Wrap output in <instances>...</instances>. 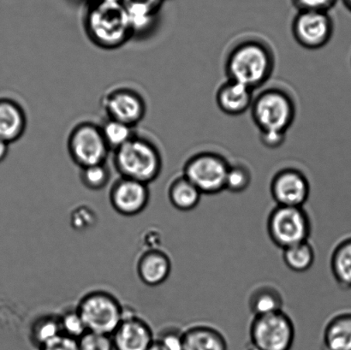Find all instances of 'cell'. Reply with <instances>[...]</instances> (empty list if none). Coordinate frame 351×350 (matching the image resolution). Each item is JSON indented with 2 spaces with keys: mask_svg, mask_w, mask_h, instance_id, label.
<instances>
[{
  "mask_svg": "<svg viewBox=\"0 0 351 350\" xmlns=\"http://www.w3.org/2000/svg\"><path fill=\"white\" fill-rule=\"evenodd\" d=\"M136 271L139 279L146 286H160L171 273L170 257L159 249H147L137 260Z\"/></svg>",
  "mask_w": 351,
  "mask_h": 350,
  "instance_id": "15",
  "label": "cell"
},
{
  "mask_svg": "<svg viewBox=\"0 0 351 350\" xmlns=\"http://www.w3.org/2000/svg\"><path fill=\"white\" fill-rule=\"evenodd\" d=\"M252 89L239 82L228 80L221 85L216 95L217 105L230 116L243 114L254 102Z\"/></svg>",
  "mask_w": 351,
  "mask_h": 350,
  "instance_id": "16",
  "label": "cell"
},
{
  "mask_svg": "<svg viewBox=\"0 0 351 350\" xmlns=\"http://www.w3.org/2000/svg\"><path fill=\"white\" fill-rule=\"evenodd\" d=\"M229 166L228 161L220 154L203 152L195 154L185 163L182 175L202 195H217L226 190Z\"/></svg>",
  "mask_w": 351,
  "mask_h": 350,
  "instance_id": "8",
  "label": "cell"
},
{
  "mask_svg": "<svg viewBox=\"0 0 351 350\" xmlns=\"http://www.w3.org/2000/svg\"><path fill=\"white\" fill-rule=\"evenodd\" d=\"M101 129L110 150L119 149L135 136L133 127L111 118L106 120Z\"/></svg>",
  "mask_w": 351,
  "mask_h": 350,
  "instance_id": "26",
  "label": "cell"
},
{
  "mask_svg": "<svg viewBox=\"0 0 351 350\" xmlns=\"http://www.w3.org/2000/svg\"><path fill=\"white\" fill-rule=\"evenodd\" d=\"M79 350H115L111 336L87 332L78 340Z\"/></svg>",
  "mask_w": 351,
  "mask_h": 350,
  "instance_id": "30",
  "label": "cell"
},
{
  "mask_svg": "<svg viewBox=\"0 0 351 350\" xmlns=\"http://www.w3.org/2000/svg\"><path fill=\"white\" fill-rule=\"evenodd\" d=\"M77 310L88 332L112 336L125 317V310L113 295L104 290H94L85 295Z\"/></svg>",
  "mask_w": 351,
  "mask_h": 350,
  "instance_id": "5",
  "label": "cell"
},
{
  "mask_svg": "<svg viewBox=\"0 0 351 350\" xmlns=\"http://www.w3.org/2000/svg\"><path fill=\"white\" fill-rule=\"evenodd\" d=\"M270 191L277 205L302 208L311 195V184L302 171L287 168L274 175Z\"/></svg>",
  "mask_w": 351,
  "mask_h": 350,
  "instance_id": "11",
  "label": "cell"
},
{
  "mask_svg": "<svg viewBox=\"0 0 351 350\" xmlns=\"http://www.w3.org/2000/svg\"><path fill=\"white\" fill-rule=\"evenodd\" d=\"M251 114L260 132L287 133L294 122L295 105L287 92L278 88L265 90L254 99Z\"/></svg>",
  "mask_w": 351,
  "mask_h": 350,
  "instance_id": "4",
  "label": "cell"
},
{
  "mask_svg": "<svg viewBox=\"0 0 351 350\" xmlns=\"http://www.w3.org/2000/svg\"><path fill=\"white\" fill-rule=\"evenodd\" d=\"M247 305L253 316L283 310L284 298L280 290L270 284H261L250 293Z\"/></svg>",
  "mask_w": 351,
  "mask_h": 350,
  "instance_id": "21",
  "label": "cell"
},
{
  "mask_svg": "<svg viewBox=\"0 0 351 350\" xmlns=\"http://www.w3.org/2000/svg\"><path fill=\"white\" fill-rule=\"evenodd\" d=\"M39 350H79L78 340L62 334L41 346Z\"/></svg>",
  "mask_w": 351,
  "mask_h": 350,
  "instance_id": "34",
  "label": "cell"
},
{
  "mask_svg": "<svg viewBox=\"0 0 351 350\" xmlns=\"http://www.w3.org/2000/svg\"><path fill=\"white\" fill-rule=\"evenodd\" d=\"M163 0H123L132 34L143 33L153 25Z\"/></svg>",
  "mask_w": 351,
  "mask_h": 350,
  "instance_id": "20",
  "label": "cell"
},
{
  "mask_svg": "<svg viewBox=\"0 0 351 350\" xmlns=\"http://www.w3.org/2000/svg\"><path fill=\"white\" fill-rule=\"evenodd\" d=\"M114 152V166L122 177L147 185L159 177L162 170V158L150 140L135 135Z\"/></svg>",
  "mask_w": 351,
  "mask_h": 350,
  "instance_id": "3",
  "label": "cell"
},
{
  "mask_svg": "<svg viewBox=\"0 0 351 350\" xmlns=\"http://www.w3.org/2000/svg\"><path fill=\"white\" fill-rule=\"evenodd\" d=\"M202 194L184 175L175 178L168 188V199L171 205L179 211L189 212L201 201Z\"/></svg>",
  "mask_w": 351,
  "mask_h": 350,
  "instance_id": "22",
  "label": "cell"
},
{
  "mask_svg": "<svg viewBox=\"0 0 351 350\" xmlns=\"http://www.w3.org/2000/svg\"><path fill=\"white\" fill-rule=\"evenodd\" d=\"M103 105L108 118L135 127L146 114V103L143 96L133 89L119 88L105 96Z\"/></svg>",
  "mask_w": 351,
  "mask_h": 350,
  "instance_id": "13",
  "label": "cell"
},
{
  "mask_svg": "<svg viewBox=\"0 0 351 350\" xmlns=\"http://www.w3.org/2000/svg\"><path fill=\"white\" fill-rule=\"evenodd\" d=\"M101 2L122 3L123 0H96Z\"/></svg>",
  "mask_w": 351,
  "mask_h": 350,
  "instance_id": "39",
  "label": "cell"
},
{
  "mask_svg": "<svg viewBox=\"0 0 351 350\" xmlns=\"http://www.w3.org/2000/svg\"><path fill=\"white\" fill-rule=\"evenodd\" d=\"M287 133L278 132H260L261 144L267 149H275L283 145Z\"/></svg>",
  "mask_w": 351,
  "mask_h": 350,
  "instance_id": "35",
  "label": "cell"
},
{
  "mask_svg": "<svg viewBox=\"0 0 351 350\" xmlns=\"http://www.w3.org/2000/svg\"><path fill=\"white\" fill-rule=\"evenodd\" d=\"M295 336L293 321L283 310L254 316L250 324L251 345L260 350H291Z\"/></svg>",
  "mask_w": 351,
  "mask_h": 350,
  "instance_id": "7",
  "label": "cell"
},
{
  "mask_svg": "<svg viewBox=\"0 0 351 350\" xmlns=\"http://www.w3.org/2000/svg\"><path fill=\"white\" fill-rule=\"evenodd\" d=\"M315 253L311 242L306 241L283 249L285 266L295 273H304L314 265Z\"/></svg>",
  "mask_w": 351,
  "mask_h": 350,
  "instance_id": "24",
  "label": "cell"
},
{
  "mask_svg": "<svg viewBox=\"0 0 351 350\" xmlns=\"http://www.w3.org/2000/svg\"><path fill=\"white\" fill-rule=\"evenodd\" d=\"M97 217L95 212L90 208L79 207L75 208L71 216L72 227L78 232L86 231L95 226Z\"/></svg>",
  "mask_w": 351,
  "mask_h": 350,
  "instance_id": "31",
  "label": "cell"
},
{
  "mask_svg": "<svg viewBox=\"0 0 351 350\" xmlns=\"http://www.w3.org/2000/svg\"><path fill=\"white\" fill-rule=\"evenodd\" d=\"M252 182V174L243 164H230L226 180V190L233 194L246 191Z\"/></svg>",
  "mask_w": 351,
  "mask_h": 350,
  "instance_id": "28",
  "label": "cell"
},
{
  "mask_svg": "<svg viewBox=\"0 0 351 350\" xmlns=\"http://www.w3.org/2000/svg\"><path fill=\"white\" fill-rule=\"evenodd\" d=\"M322 350H351V310L340 311L326 322Z\"/></svg>",
  "mask_w": 351,
  "mask_h": 350,
  "instance_id": "18",
  "label": "cell"
},
{
  "mask_svg": "<svg viewBox=\"0 0 351 350\" xmlns=\"http://www.w3.org/2000/svg\"><path fill=\"white\" fill-rule=\"evenodd\" d=\"M68 151L81 168L106 163L110 152L101 126L91 122L79 123L68 138Z\"/></svg>",
  "mask_w": 351,
  "mask_h": 350,
  "instance_id": "9",
  "label": "cell"
},
{
  "mask_svg": "<svg viewBox=\"0 0 351 350\" xmlns=\"http://www.w3.org/2000/svg\"><path fill=\"white\" fill-rule=\"evenodd\" d=\"M147 350H166L163 347L162 345H161L160 342L158 340H154L153 344L149 346V348Z\"/></svg>",
  "mask_w": 351,
  "mask_h": 350,
  "instance_id": "37",
  "label": "cell"
},
{
  "mask_svg": "<svg viewBox=\"0 0 351 350\" xmlns=\"http://www.w3.org/2000/svg\"><path fill=\"white\" fill-rule=\"evenodd\" d=\"M298 12L312 10V12H329L339 0H291Z\"/></svg>",
  "mask_w": 351,
  "mask_h": 350,
  "instance_id": "32",
  "label": "cell"
},
{
  "mask_svg": "<svg viewBox=\"0 0 351 350\" xmlns=\"http://www.w3.org/2000/svg\"><path fill=\"white\" fill-rule=\"evenodd\" d=\"M85 29L92 42L103 49H116L133 36L122 3L96 1L86 16Z\"/></svg>",
  "mask_w": 351,
  "mask_h": 350,
  "instance_id": "2",
  "label": "cell"
},
{
  "mask_svg": "<svg viewBox=\"0 0 351 350\" xmlns=\"http://www.w3.org/2000/svg\"><path fill=\"white\" fill-rule=\"evenodd\" d=\"M157 340L166 350H184V334L176 329L164 332Z\"/></svg>",
  "mask_w": 351,
  "mask_h": 350,
  "instance_id": "33",
  "label": "cell"
},
{
  "mask_svg": "<svg viewBox=\"0 0 351 350\" xmlns=\"http://www.w3.org/2000/svg\"><path fill=\"white\" fill-rule=\"evenodd\" d=\"M163 1H165V0H163Z\"/></svg>",
  "mask_w": 351,
  "mask_h": 350,
  "instance_id": "41",
  "label": "cell"
},
{
  "mask_svg": "<svg viewBox=\"0 0 351 350\" xmlns=\"http://www.w3.org/2000/svg\"><path fill=\"white\" fill-rule=\"evenodd\" d=\"M295 41L309 50L319 49L331 40L333 22L328 12L301 10L292 23Z\"/></svg>",
  "mask_w": 351,
  "mask_h": 350,
  "instance_id": "10",
  "label": "cell"
},
{
  "mask_svg": "<svg viewBox=\"0 0 351 350\" xmlns=\"http://www.w3.org/2000/svg\"><path fill=\"white\" fill-rule=\"evenodd\" d=\"M184 350H228L225 336L212 325L196 324L182 332Z\"/></svg>",
  "mask_w": 351,
  "mask_h": 350,
  "instance_id": "19",
  "label": "cell"
},
{
  "mask_svg": "<svg viewBox=\"0 0 351 350\" xmlns=\"http://www.w3.org/2000/svg\"><path fill=\"white\" fill-rule=\"evenodd\" d=\"M330 267L340 288L351 290V236L340 240L333 249Z\"/></svg>",
  "mask_w": 351,
  "mask_h": 350,
  "instance_id": "23",
  "label": "cell"
},
{
  "mask_svg": "<svg viewBox=\"0 0 351 350\" xmlns=\"http://www.w3.org/2000/svg\"><path fill=\"white\" fill-rule=\"evenodd\" d=\"M9 145L10 144L5 142V140L0 139V163L5 160L9 152Z\"/></svg>",
  "mask_w": 351,
  "mask_h": 350,
  "instance_id": "36",
  "label": "cell"
},
{
  "mask_svg": "<svg viewBox=\"0 0 351 350\" xmlns=\"http://www.w3.org/2000/svg\"><path fill=\"white\" fill-rule=\"evenodd\" d=\"M343 5H346V8L351 12V0H342Z\"/></svg>",
  "mask_w": 351,
  "mask_h": 350,
  "instance_id": "38",
  "label": "cell"
},
{
  "mask_svg": "<svg viewBox=\"0 0 351 350\" xmlns=\"http://www.w3.org/2000/svg\"><path fill=\"white\" fill-rule=\"evenodd\" d=\"M58 318H60L62 334L68 337L79 340L88 332L77 308L65 311Z\"/></svg>",
  "mask_w": 351,
  "mask_h": 350,
  "instance_id": "29",
  "label": "cell"
},
{
  "mask_svg": "<svg viewBox=\"0 0 351 350\" xmlns=\"http://www.w3.org/2000/svg\"><path fill=\"white\" fill-rule=\"evenodd\" d=\"M27 128V116L19 103L0 98V139L10 144L19 140Z\"/></svg>",
  "mask_w": 351,
  "mask_h": 350,
  "instance_id": "17",
  "label": "cell"
},
{
  "mask_svg": "<svg viewBox=\"0 0 351 350\" xmlns=\"http://www.w3.org/2000/svg\"><path fill=\"white\" fill-rule=\"evenodd\" d=\"M80 179L88 190H101L108 186L111 179V171L106 163L81 168Z\"/></svg>",
  "mask_w": 351,
  "mask_h": 350,
  "instance_id": "27",
  "label": "cell"
},
{
  "mask_svg": "<svg viewBox=\"0 0 351 350\" xmlns=\"http://www.w3.org/2000/svg\"><path fill=\"white\" fill-rule=\"evenodd\" d=\"M267 229L271 241L283 250L308 241L312 225L304 208L276 205L268 215Z\"/></svg>",
  "mask_w": 351,
  "mask_h": 350,
  "instance_id": "6",
  "label": "cell"
},
{
  "mask_svg": "<svg viewBox=\"0 0 351 350\" xmlns=\"http://www.w3.org/2000/svg\"><path fill=\"white\" fill-rule=\"evenodd\" d=\"M111 337L115 350H147L156 340L147 322L126 314Z\"/></svg>",
  "mask_w": 351,
  "mask_h": 350,
  "instance_id": "14",
  "label": "cell"
},
{
  "mask_svg": "<svg viewBox=\"0 0 351 350\" xmlns=\"http://www.w3.org/2000/svg\"><path fill=\"white\" fill-rule=\"evenodd\" d=\"M61 334L60 318L48 315L40 317L34 322L31 328L30 337L33 344L39 349L41 346Z\"/></svg>",
  "mask_w": 351,
  "mask_h": 350,
  "instance_id": "25",
  "label": "cell"
},
{
  "mask_svg": "<svg viewBox=\"0 0 351 350\" xmlns=\"http://www.w3.org/2000/svg\"><path fill=\"white\" fill-rule=\"evenodd\" d=\"M274 57L261 41L247 40L233 48L227 57L226 70L229 80L254 89L261 87L273 73Z\"/></svg>",
  "mask_w": 351,
  "mask_h": 350,
  "instance_id": "1",
  "label": "cell"
},
{
  "mask_svg": "<svg viewBox=\"0 0 351 350\" xmlns=\"http://www.w3.org/2000/svg\"><path fill=\"white\" fill-rule=\"evenodd\" d=\"M246 350H260V349H256V348H254V347H253V346H252V345H251V346H250V348H247Z\"/></svg>",
  "mask_w": 351,
  "mask_h": 350,
  "instance_id": "40",
  "label": "cell"
},
{
  "mask_svg": "<svg viewBox=\"0 0 351 350\" xmlns=\"http://www.w3.org/2000/svg\"><path fill=\"white\" fill-rule=\"evenodd\" d=\"M109 199L118 214L133 217L145 210L149 203V185L121 177L112 184Z\"/></svg>",
  "mask_w": 351,
  "mask_h": 350,
  "instance_id": "12",
  "label": "cell"
}]
</instances>
